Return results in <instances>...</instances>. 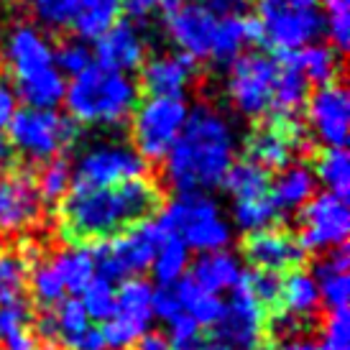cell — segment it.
I'll return each mask as SVG.
<instances>
[{"instance_id":"cell-1","label":"cell","mask_w":350,"mask_h":350,"mask_svg":"<svg viewBox=\"0 0 350 350\" xmlns=\"http://www.w3.org/2000/svg\"><path fill=\"white\" fill-rule=\"evenodd\" d=\"M164 161L172 189L179 195H207L223 185L235 161V128L213 105H197Z\"/></svg>"},{"instance_id":"cell-2","label":"cell","mask_w":350,"mask_h":350,"mask_svg":"<svg viewBox=\"0 0 350 350\" xmlns=\"http://www.w3.org/2000/svg\"><path fill=\"white\" fill-rule=\"evenodd\" d=\"M161 204V189L148 176H138L110 189L75 187L59 210L62 235L72 243L107 241L131 225L148 220Z\"/></svg>"},{"instance_id":"cell-3","label":"cell","mask_w":350,"mask_h":350,"mask_svg":"<svg viewBox=\"0 0 350 350\" xmlns=\"http://www.w3.org/2000/svg\"><path fill=\"white\" fill-rule=\"evenodd\" d=\"M3 59L13 75L16 100L23 107L54 110L64 100V75L54 64V46L33 23H18L5 33Z\"/></svg>"},{"instance_id":"cell-4","label":"cell","mask_w":350,"mask_h":350,"mask_svg":"<svg viewBox=\"0 0 350 350\" xmlns=\"http://www.w3.org/2000/svg\"><path fill=\"white\" fill-rule=\"evenodd\" d=\"M72 123L82 126H120L133 116L138 105V85L128 75L110 72L92 64L64 90V100Z\"/></svg>"},{"instance_id":"cell-5","label":"cell","mask_w":350,"mask_h":350,"mask_svg":"<svg viewBox=\"0 0 350 350\" xmlns=\"http://www.w3.org/2000/svg\"><path fill=\"white\" fill-rule=\"evenodd\" d=\"M156 225L187 251H225L230 243V225L207 195H179L161 210Z\"/></svg>"},{"instance_id":"cell-6","label":"cell","mask_w":350,"mask_h":350,"mask_svg":"<svg viewBox=\"0 0 350 350\" xmlns=\"http://www.w3.org/2000/svg\"><path fill=\"white\" fill-rule=\"evenodd\" d=\"M258 39L279 54H294L314 44L325 31L320 0H256Z\"/></svg>"},{"instance_id":"cell-7","label":"cell","mask_w":350,"mask_h":350,"mask_svg":"<svg viewBox=\"0 0 350 350\" xmlns=\"http://www.w3.org/2000/svg\"><path fill=\"white\" fill-rule=\"evenodd\" d=\"M164 238L166 235L161 233L156 220H141L123 233L100 241L98 245H92L98 276L107 282L138 279V273L151 269L156 248L161 245Z\"/></svg>"},{"instance_id":"cell-8","label":"cell","mask_w":350,"mask_h":350,"mask_svg":"<svg viewBox=\"0 0 350 350\" xmlns=\"http://www.w3.org/2000/svg\"><path fill=\"white\" fill-rule=\"evenodd\" d=\"M10 146L29 161H51L64 154L75 138L77 128L67 116L57 110L21 107L8 126Z\"/></svg>"},{"instance_id":"cell-9","label":"cell","mask_w":350,"mask_h":350,"mask_svg":"<svg viewBox=\"0 0 350 350\" xmlns=\"http://www.w3.org/2000/svg\"><path fill=\"white\" fill-rule=\"evenodd\" d=\"M189 107L185 100L148 98L133 110V148L144 161H164L185 131Z\"/></svg>"},{"instance_id":"cell-10","label":"cell","mask_w":350,"mask_h":350,"mask_svg":"<svg viewBox=\"0 0 350 350\" xmlns=\"http://www.w3.org/2000/svg\"><path fill=\"white\" fill-rule=\"evenodd\" d=\"M146 174V161L136 148L118 141H98L77 156L72 166V185L88 189H110Z\"/></svg>"},{"instance_id":"cell-11","label":"cell","mask_w":350,"mask_h":350,"mask_svg":"<svg viewBox=\"0 0 350 350\" xmlns=\"http://www.w3.org/2000/svg\"><path fill=\"white\" fill-rule=\"evenodd\" d=\"M279 64L258 51H245L230 64L228 95L243 118H261L271 110L273 82Z\"/></svg>"},{"instance_id":"cell-12","label":"cell","mask_w":350,"mask_h":350,"mask_svg":"<svg viewBox=\"0 0 350 350\" xmlns=\"http://www.w3.org/2000/svg\"><path fill=\"white\" fill-rule=\"evenodd\" d=\"M151 299H154V289L144 279H126L118 286L113 317L100 327L105 348L126 350L146 335L154 320Z\"/></svg>"},{"instance_id":"cell-13","label":"cell","mask_w":350,"mask_h":350,"mask_svg":"<svg viewBox=\"0 0 350 350\" xmlns=\"http://www.w3.org/2000/svg\"><path fill=\"white\" fill-rule=\"evenodd\" d=\"M269 310L253 297L245 286L243 276L230 289V299L225 301L223 317L215 325V340L225 342L233 350H258L266 335Z\"/></svg>"},{"instance_id":"cell-14","label":"cell","mask_w":350,"mask_h":350,"mask_svg":"<svg viewBox=\"0 0 350 350\" xmlns=\"http://www.w3.org/2000/svg\"><path fill=\"white\" fill-rule=\"evenodd\" d=\"M350 210L348 200L335 195H314L299 210V245L307 251H332L348 241Z\"/></svg>"},{"instance_id":"cell-15","label":"cell","mask_w":350,"mask_h":350,"mask_svg":"<svg viewBox=\"0 0 350 350\" xmlns=\"http://www.w3.org/2000/svg\"><path fill=\"white\" fill-rule=\"evenodd\" d=\"M215 31H217V16L204 3L195 0H179L176 5L166 8V33L179 54L189 59H210L213 54Z\"/></svg>"},{"instance_id":"cell-16","label":"cell","mask_w":350,"mask_h":350,"mask_svg":"<svg viewBox=\"0 0 350 350\" xmlns=\"http://www.w3.org/2000/svg\"><path fill=\"white\" fill-rule=\"evenodd\" d=\"M304 146H307L304 128L292 118L276 116L273 120H263L261 126L248 136V141H245L248 156L245 159L256 161L266 172L286 169Z\"/></svg>"},{"instance_id":"cell-17","label":"cell","mask_w":350,"mask_h":350,"mask_svg":"<svg viewBox=\"0 0 350 350\" xmlns=\"http://www.w3.org/2000/svg\"><path fill=\"white\" fill-rule=\"evenodd\" d=\"M307 123L325 148H345L350 136V95L340 82L320 88L307 98Z\"/></svg>"},{"instance_id":"cell-18","label":"cell","mask_w":350,"mask_h":350,"mask_svg":"<svg viewBox=\"0 0 350 350\" xmlns=\"http://www.w3.org/2000/svg\"><path fill=\"white\" fill-rule=\"evenodd\" d=\"M243 256L256 271L266 273H289L297 271L304 261V248L299 245V238L284 228H266L248 233L243 241Z\"/></svg>"},{"instance_id":"cell-19","label":"cell","mask_w":350,"mask_h":350,"mask_svg":"<svg viewBox=\"0 0 350 350\" xmlns=\"http://www.w3.org/2000/svg\"><path fill=\"white\" fill-rule=\"evenodd\" d=\"M322 307L320 292L314 276L307 271H289L279 282V297H276V314H273V330L284 332L286 338H294L301 322L312 320Z\"/></svg>"},{"instance_id":"cell-20","label":"cell","mask_w":350,"mask_h":350,"mask_svg":"<svg viewBox=\"0 0 350 350\" xmlns=\"http://www.w3.org/2000/svg\"><path fill=\"white\" fill-rule=\"evenodd\" d=\"M39 213L41 200L33 176L26 172L0 174V238L26 230Z\"/></svg>"},{"instance_id":"cell-21","label":"cell","mask_w":350,"mask_h":350,"mask_svg":"<svg viewBox=\"0 0 350 350\" xmlns=\"http://www.w3.org/2000/svg\"><path fill=\"white\" fill-rule=\"evenodd\" d=\"M92 59H98V67L128 75L131 69H141L146 59V36L133 21H118L95 41Z\"/></svg>"},{"instance_id":"cell-22","label":"cell","mask_w":350,"mask_h":350,"mask_svg":"<svg viewBox=\"0 0 350 350\" xmlns=\"http://www.w3.org/2000/svg\"><path fill=\"white\" fill-rule=\"evenodd\" d=\"M197 79V62L187 54H159L141 64V85L148 98L182 100Z\"/></svg>"},{"instance_id":"cell-23","label":"cell","mask_w":350,"mask_h":350,"mask_svg":"<svg viewBox=\"0 0 350 350\" xmlns=\"http://www.w3.org/2000/svg\"><path fill=\"white\" fill-rule=\"evenodd\" d=\"M54 345L64 350H105L100 327L92 325L79 299H64L54 307Z\"/></svg>"},{"instance_id":"cell-24","label":"cell","mask_w":350,"mask_h":350,"mask_svg":"<svg viewBox=\"0 0 350 350\" xmlns=\"http://www.w3.org/2000/svg\"><path fill=\"white\" fill-rule=\"evenodd\" d=\"M350 256L348 248H332L327 256L320 261L317 271L312 273L317 282V292H320V301L325 307L335 310H348V297H350V276H348Z\"/></svg>"},{"instance_id":"cell-25","label":"cell","mask_w":350,"mask_h":350,"mask_svg":"<svg viewBox=\"0 0 350 350\" xmlns=\"http://www.w3.org/2000/svg\"><path fill=\"white\" fill-rule=\"evenodd\" d=\"M253 41H258L256 21L241 16V13H228L225 18H217L210 59L220 67H230L241 54H245L248 44H253Z\"/></svg>"},{"instance_id":"cell-26","label":"cell","mask_w":350,"mask_h":350,"mask_svg":"<svg viewBox=\"0 0 350 350\" xmlns=\"http://www.w3.org/2000/svg\"><path fill=\"white\" fill-rule=\"evenodd\" d=\"M314 189H317V179H314L310 166L289 164L286 169H282V174L276 176L269 197H271L276 213L284 215L301 210L314 197Z\"/></svg>"},{"instance_id":"cell-27","label":"cell","mask_w":350,"mask_h":350,"mask_svg":"<svg viewBox=\"0 0 350 350\" xmlns=\"http://www.w3.org/2000/svg\"><path fill=\"white\" fill-rule=\"evenodd\" d=\"M241 263L230 251H213V253H200L195 269H192V282L202 286L204 292L220 294L230 292L235 284L241 282Z\"/></svg>"},{"instance_id":"cell-28","label":"cell","mask_w":350,"mask_h":350,"mask_svg":"<svg viewBox=\"0 0 350 350\" xmlns=\"http://www.w3.org/2000/svg\"><path fill=\"white\" fill-rule=\"evenodd\" d=\"M51 266L57 269L67 294H82L88 289V284L98 276L92 245H85V243H69L67 248H62L54 256Z\"/></svg>"},{"instance_id":"cell-29","label":"cell","mask_w":350,"mask_h":350,"mask_svg":"<svg viewBox=\"0 0 350 350\" xmlns=\"http://www.w3.org/2000/svg\"><path fill=\"white\" fill-rule=\"evenodd\" d=\"M310 98V82L301 77V72L292 62L289 54H284V62L279 64L276 82H273L271 110H276L279 118H294Z\"/></svg>"},{"instance_id":"cell-30","label":"cell","mask_w":350,"mask_h":350,"mask_svg":"<svg viewBox=\"0 0 350 350\" xmlns=\"http://www.w3.org/2000/svg\"><path fill=\"white\" fill-rule=\"evenodd\" d=\"M120 16V0H75L72 23L79 41H98L107 29H113Z\"/></svg>"},{"instance_id":"cell-31","label":"cell","mask_w":350,"mask_h":350,"mask_svg":"<svg viewBox=\"0 0 350 350\" xmlns=\"http://www.w3.org/2000/svg\"><path fill=\"white\" fill-rule=\"evenodd\" d=\"M176 301H179V310L185 317L200 325V327H215L217 320L223 317L225 301L213 292H204L202 286H197L189 276H185L182 282L174 286Z\"/></svg>"},{"instance_id":"cell-32","label":"cell","mask_w":350,"mask_h":350,"mask_svg":"<svg viewBox=\"0 0 350 350\" xmlns=\"http://www.w3.org/2000/svg\"><path fill=\"white\" fill-rule=\"evenodd\" d=\"M223 187L230 192L235 202L261 200V197H269V192H271V176L256 161L241 159V161H233V166L228 169Z\"/></svg>"},{"instance_id":"cell-33","label":"cell","mask_w":350,"mask_h":350,"mask_svg":"<svg viewBox=\"0 0 350 350\" xmlns=\"http://www.w3.org/2000/svg\"><path fill=\"white\" fill-rule=\"evenodd\" d=\"M297 69L301 72V77L307 79L310 85H332L338 82V72H340V57L332 46L325 44H310L304 49L289 54Z\"/></svg>"},{"instance_id":"cell-34","label":"cell","mask_w":350,"mask_h":350,"mask_svg":"<svg viewBox=\"0 0 350 350\" xmlns=\"http://www.w3.org/2000/svg\"><path fill=\"white\" fill-rule=\"evenodd\" d=\"M314 179L325 185L327 195L348 200L350 195V156L345 148H322L314 159Z\"/></svg>"},{"instance_id":"cell-35","label":"cell","mask_w":350,"mask_h":350,"mask_svg":"<svg viewBox=\"0 0 350 350\" xmlns=\"http://www.w3.org/2000/svg\"><path fill=\"white\" fill-rule=\"evenodd\" d=\"M29 289V261L21 251L0 248V304L26 301Z\"/></svg>"},{"instance_id":"cell-36","label":"cell","mask_w":350,"mask_h":350,"mask_svg":"<svg viewBox=\"0 0 350 350\" xmlns=\"http://www.w3.org/2000/svg\"><path fill=\"white\" fill-rule=\"evenodd\" d=\"M187 269H189V251L174 238H164L151 261V271L156 282L161 284V289H174L187 276Z\"/></svg>"},{"instance_id":"cell-37","label":"cell","mask_w":350,"mask_h":350,"mask_svg":"<svg viewBox=\"0 0 350 350\" xmlns=\"http://www.w3.org/2000/svg\"><path fill=\"white\" fill-rule=\"evenodd\" d=\"M33 185H36L41 204L62 202L69 195V187H72V164H69L64 156L51 159V161H46V164L41 166V172L33 179Z\"/></svg>"},{"instance_id":"cell-38","label":"cell","mask_w":350,"mask_h":350,"mask_svg":"<svg viewBox=\"0 0 350 350\" xmlns=\"http://www.w3.org/2000/svg\"><path fill=\"white\" fill-rule=\"evenodd\" d=\"M79 304L88 312L90 320L105 325L113 317V310H116V286H113V282L95 276L88 284V289L79 294Z\"/></svg>"},{"instance_id":"cell-39","label":"cell","mask_w":350,"mask_h":350,"mask_svg":"<svg viewBox=\"0 0 350 350\" xmlns=\"http://www.w3.org/2000/svg\"><path fill=\"white\" fill-rule=\"evenodd\" d=\"M29 286L33 292V299L39 301L41 307H46V310H54L57 304L67 299L64 284L59 279L57 269L51 266V261H41L33 269V273H29Z\"/></svg>"},{"instance_id":"cell-40","label":"cell","mask_w":350,"mask_h":350,"mask_svg":"<svg viewBox=\"0 0 350 350\" xmlns=\"http://www.w3.org/2000/svg\"><path fill=\"white\" fill-rule=\"evenodd\" d=\"M276 207H273L271 197H261V200H248V202L233 204V223L245 230V233H256V230H266L276 223Z\"/></svg>"},{"instance_id":"cell-41","label":"cell","mask_w":350,"mask_h":350,"mask_svg":"<svg viewBox=\"0 0 350 350\" xmlns=\"http://www.w3.org/2000/svg\"><path fill=\"white\" fill-rule=\"evenodd\" d=\"M322 18L325 31L330 33V46L335 51H345L350 44V0H322Z\"/></svg>"},{"instance_id":"cell-42","label":"cell","mask_w":350,"mask_h":350,"mask_svg":"<svg viewBox=\"0 0 350 350\" xmlns=\"http://www.w3.org/2000/svg\"><path fill=\"white\" fill-rule=\"evenodd\" d=\"M92 62H95L92 59V49L79 39L62 41L54 49V64H57L62 75H69V77H77L82 72H88L92 67Z\"/></svg>"},{"instance_id":"cell-43","label":"cell","mask_w":350,"mask_h":350,"mask_svg":"<svg viewBox=\"0 0 350 350\" xmlns=\"http://www.w3.org/2000/svg\"><path fill=\"white\" fill-rule=\"evenodd\" d=\"M33 18L46 29H64L72 23L75 0H29Z\"/></svg>"},{"instance_id":"cell-44","label":"cell","mask_w":350,"mask_h":350,"mask_svg":"<svg viewBox=\"0 0 350 350\" xmlns=\"http://www.w3.org/2000/svg\"><path fill=\"white\" fill-rule=\"evenodd\" d=\"M317 350H350V317L348 310H335L325 320Z\"/></svg>"},{"instance_id":"cell-45","label":"cell","mask_w":350,"mask_h":350,"mask_svg":"<svg viewBox=\"0 0 350 350\" xmlns=\"http://www.w3.org/2000/svg\"><path fill=\"white\" fill-rule=\"evenodd\" d=\"M166 342H169V350H202L204 348V338H202V327L195 325V322L179 314L176 320L169 322V335H164Z\"/></svg>"},{"instance_id":"cell-46","label":"cell","mask_w":350,"mask_h":350,"mask_svg":"<svg viewBox=\"0 0 350 350\" xmlns=\"http://www.w3.org/2000/svg\"><path fill=\"white\" fill-rule=\"evenodd\" d=\"M243 282L245 286L253 292V297L261 301L266 310H271L276 307V297H279V276H273V273H266V271H251V273H243Z\"/></svg>"},{"instance_id":"cell-47","label":"cell","mask_w":350,"mask_h":350,"mask_svg":"<svg viewBox=\"0 0 350 350\" xmlns=\"http://www.w3.org/2000/svg\"><path fill=\"white\" fill-rule=\"evenodd\" d=\"M29 307L26 301L18 304H0V342L5 340L8 335H13L16 330L29 327Z\"/></svg>"},{"instance_id":"cell-48","label":"cell","mask_w":350,"mask_h":350,"mask_svg":"<svg viewBox=\"0 0 350 350\" xmlns=\"http://www.w3.org/2000/svg\"><path fill=\"white\" fill-rule=\"evenodd\" d=\"M151 312H154V317H159L161 322H169L176 320L182 310H179V301H176V294L174 289H159L154 292V299H151Z\"/></svg>"},{"instance_id":"cell-49","label":"cell","mask_w":350,"mask_h":350,"mask_svg":"<svg viewBox=\"0 0 350 350\" xmlns=\"http://www.w3.org/2000/svg\"><path fill=\"white\" fill-rule=\"evenodd\" d=\"M179 0H120V10H126L131 18H146L159 8H172Z\"/></svg>"},{"instance_id":"cell-50","label":"cell","mask_w":350,"mask_h":350,"mask_svg":"<svg viewBox=\"0 0 350 350\" xmlns=\"http://www.w3.org/2000/svg\"><path fill=\"white\" fill-rule=\"evenodd\" d=\"M0 350H44V345L36 340V335L29 327H23V330H16L0 342Z\"/></svg>"},{"instance_id":"cell-51","label":"cell","mask_w":350,"mask_h":350,"mask_svg":"<svg viewBox=\"0 0 350 350\" xmlns=\"http://www.w3.org/2000/svg\"><path fill=\"white\" fill-rule=\"evenodd\" d=\"M136 350H169V342H166V338L159 335V332H146V335L136 342Z\"/></svg>"},{"instance_id":"cell-52","label":"cell","mask_w":350,"mask_h":350,"mask_svg":"<svg viewBox=\"0 0 350 350\" xmlns=\"http://www.w3.org/2000/svg\"><path fill=\"white\" fill-rule=\"evenodd\" d=\"M276 350H317V342L310 338H301V335H294V338H286Z\"/></svg>"},{"instance_id":"cell-53","label":"cell","mask_w":350,"mask_h":350,"mask_svg":"<svg viewBox=\"0 0 350 350\" xmlns=\"http://www.w3.org/2000/svg\"><path fill=\"white\" fill-rule=\"evenodd\" d=\"M243 3H248V0H204V5L210 10H233Z\"/></svg>"},{"instance_id":"cell-54","label":"cell","mask_w":350,"mask_h":350,"mask_svg":"<svg viewBox=\"0 0 350 350\" xmlns=\"http://www.w3.org/2000/svg\"><path fill=\"white\" fill-rule=\"evenodd\" d=\"M202 350H233V348H228L225 342H220V340H204V348Z\"/></svg>"},{"instance_id":"cell-55","label":"cell","mask_w":350,"mask_h":350,"mask_svg":"<svg viewBox=\"0 0 350 350\" xmlns=\"http://www.w3.org/2000/svg\"><path fill=\"white\" fill-rule=\"evenodd\" d=\"M258 350H271V348H258Z\"/></svg>"}]
</instances>
